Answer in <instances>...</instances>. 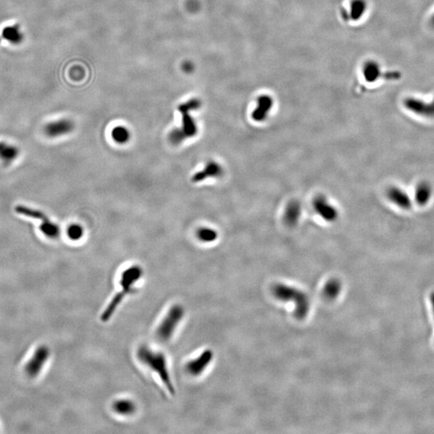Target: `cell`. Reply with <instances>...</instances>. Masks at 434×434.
<instances>
[{"instance_id": "cell-2", "label": "cell", "mask_w": 434, "mask_h": 434, "mask_svg": "<svg viewBox=\"0 0 434 434\" xmlns=\"http://www.w3.org/2000/svg\"><path fill=\"white\" fill-rule=\"evenodd\" d=\"M142 275H144V270L138 266H132L123 271L119 280V285L121 290L118 292L117 294L115 295L110 302L108 303L106 308L104 310L102 314L100 316L102 321L107 322L110 320L122 302L127 295L133 292L137 283L142 278Z\"/></svg>"}, {"instance_id": "cell-13", "label": "cell", "mask_w": 434, "mask_h": 434, "mask_svg": "<svg viewBox=\"0 0 434 434\" xmlns=\"http://www.w3.org/2000/svg\"><path fill=\"white\" fill-rule=\"evenodd\" d=\"M302 213V204L298 200H293L286 206L283 213V222L287 227L294 228L300 222Z\"/></svg>"}, {"instance_id": "cell-9", "label": "cell", "mask_w": 434, "mask_h": 434, "mask_svg": "<svg viewBox=\"0 0 434 434\" xmlns=\"http://www.w3.org/2000/svg\"><path fill=\"white\" fill-rule=\"evenodd\" d=\"M404 106L414 114L434 118V98L431 102H427L422 99L410 96L404 100Z\"/></svg>"}, {"instance_id": "cell-12", "label": "cell", "mask_w": 434, "mask_h": 434, "mask_svg": "<svg viewBox=\"0 0 434 434\" xmlns=\"http://www.w3.org/2000/svg\"><path fill=\"white\" fill-rule=\"evenodd\" d=\"M274 107V100L267 95L258 98L256 108L252 113V118L256 122H263L266 120Z\"/></svg>"}, {"instance_id": "cell-20", "label": "cell", "mask_w": 434, "mask_h": 434, "mask_svg": "<svg viewBox=\"0 0 434 434\" xmlns=\"http://www.w3.org/2000/svg\"><path fill=\"white\" fill-rule=\"evenodd\" d=\"M380 75V68L378 64L374 62L366 64L364 68V76L368 82H376Z\"/></svg>"}, {"instance_id": "cell-23", "label": "cell", "mask_w": 434, "mask_h": 434, "mask_svg": "<svg viewBox=\"0 0 434 434\" xmlns=\"http://www.w3.org/2000/svg\"><path fill=\"white\" fill-rule=\"evenodd\" d=\"M67 234H68V236L70 240H80V238L84 235V230H83V228L80 224H71L68 228Z\"/></svg>"}, {"instance_id": "cell-1", "label": "cell", "mask_w": 434, "mask_h": 434, "mask_svg": "<svg viewBox=\"0 0 434 434\" xmlns=\"http://www.w3.org/2000/svg\"><path fill=\"white\" fill-rule=\"evenodd\" d=\"M137 356L144 366L158 376L166 390L170 394H174L176 389L172 382L168 358L165 354L160 350L152 348L150 346L142 345L138 349Z\"/></svg>"}, {"instance_id": "cell-22", "label": "cell", "mask_w": 434, "mask_h": 434, "mask_svg": "<svg viewBox=\"0 0 434 434\" xmlns=\"http://www.w3.org/2000/svg\"><path fill=\"white\" fill-rule=\"evenodd\" d=\"M197 238L202 242L211 243L216 240L218 234L216 230L210 228H201L197 231Z\"/></svg>"}, {"instance_id": "cell-6", "label": "cell", "mask_w": 434, "mask_h": 434, "mask_svg": "<svg viewBox=\"0 0 434 434\" xmlns=\"http://www.w3.org/2000/svg\"><path fill=\"white\" fill-rule=\"evenodd\" d=\"M314 211L324 222L334 223L340 216L338 208L324 194H318L312 201Z\"/></svg>"}, {"instance_id": "cell-5", "label": "cell", "mask_w": 434, "mask_h": 434, "mask_svg": "<svg viewBox=\"0 0 434 434\" xmlns=\"http://www.w3.org/2000/svg\"><path fill=\"white\" fill-rule=\"evenodd\" d=\"M14 210L18 214L24 216L31 217V218L36 220H40L41 224L40 226V230L48 238L56 239V238H59L60 234V228L59 226L56 224L51 222L48 219V217L43 212L27 207V206H24V205H18L16 207Z\"/></svg>"}, {"instance_id": "cell-7", "label": "cell", "mask_w": 434, "mask_h": 434, "mask_svg": "<svg viewBox=\"0 0 434 434\" xmlns=\"http://www.w3.org/2000/svg\"><path fill=\"white\" fill-rule=\"evenodd\" d=\"M201 103L198 99H192L188 102L182 104L178 106V110L182 114V130L186 138L194 137L196 136L197 130L196 124L194 122V119L190 116L189 112L194 110L200 107Z\"/></svg>"}, {"instance_id": "cell-19", "label": "cell", "mask_w": 434, "mask_h": 434, "mask_svg": "<svg viewBox=\"0 0 434 434\" xmlns=\"http://www.w3.org/2000/svg\"><path fill=\"white\" fill-rule=\"evenodd\" d=\"M2 35L4 37V40L13 44H18L23 40V34L18 25L4 28L2 30Z\"/></svg>"}, {"instance_id": "cell-17", "label": "cell", "mask_w": 434, "mask_h": 434, "mask_svg": "<svg viewBox=\"0 0 434 434\" xmlns=\"http://www.w3.org/2000/svg\"><path fill=\"white\" fill-rule=\"evenodd\" d=\"M432 188L430 182L422 181L418 184L415 190V200L420 206H424L432 198Z\"/></svg>"}, {"instance_id": "cell-28", "label": "cell", "mask_w": 434, "mask_h": 434, "mask_svg": "<svg viewBox=\"0 0 434 434\" xmlns=\"http://www.w3.org/2000/svg\"><path fill=\"white\" fill-rule=\"evenodd\" d=\"M432 302H434V294L432 295Z\"/></svg>"}, {"instance_id": "cell-25", "label": "cell", "mask_w": 434, "mask_h": 434, "mask_svg": "<svg viewBox=\"0 0 434 434\" xmlns=\"http://www.w3.org/2000/svg\"><path fill=\"white\" fill-rule=\"evenodd\" d=\"M366 9V4L362 0H356L353 2L352 6V18H357L358 17H361L362 13L364 12Z\"/></svg>"}, {"instance_id": "cell-16", "label": "cell", "mask_w": 434, "mask_h": 434, "mask_svg": "<svg viewBox=\"0 0 434 434\" xmlns=\"http://www.w3.org/2000/svg\"><path fill=\"white\" fill-rule=\"evenodd\" d=\"M112 408L115 414L119 416H130L136 414L137 406L132 400L128 398H120L114 402Z\"/></svg>"}, {"instance_id": "cell-26", "label": "cell", "mask_w": 434, "mask_h": 434, "mask_svg": "<svg viewBox=\"0 0 434 434\" xmlns=\"http://www.w3.org/2000/svg\"><path fill=\"white\" fill-rule=\"evenodd\" d=\"M340 289V285L338 280H332L326 287V293L328 294V296L336 297V295L338 294Z\"/></svg>"}, {"instance_id": "cell-11", "label": "cell", "mask_w": 434, "mask_h": 434, "mask_svg": "<svg viewBox=\"0 0 434 434\" xmlns=\"http://www.w3.org/2000/svg\"><path fill=\"white\" fill-rule=\"evenodd\" d=\"M74 129V122L70 119H60L48 123L44 127V134L50 138L60 137L71 133Z\"/></svg>"}, {"instance_id": "cell-4", "label": "cell", "mask_w": 434, "mask_h": 434, "mask_svg": "<svg viewBox=\"0 0 434 434\" xmlns=\"http://www.w3.org/2000/svg\"><path fill=\"white\" fill-rule=\"evenodd\" d=\"M274 294L278 298L284 301L294 302L297 305L296 316L298 318L306 317L310 310V300L305 294L288 286L278 284L274 286Z\"/></svg>"}, {"instance_id": "cell-21", "label": "cell", "mask_w": 434, "mask_h": 434, "mask_svg": "<svg viewBox=\"0 0 434 434\" xmlns=\"http://www.w3.org/2000/svg\"><path fill=\"white\" fill-rule=\"evenodd\" d=\"M111 136L115 142L120 144H126L130 138V133L129 130L126 127L121 126L114 128Z\"/></svg>"}, {"instance_id": "cell-3", "label": "cell", "mask_w": 434, "mask_h": 434, "mask_svg": "<svg viewBox=\"0 0 434 434\" xmlns=\"http://www.w3.org/2000/svg\"><path fill=\"white\" fill-rule=\"evenodd\" d=\"M184 314L185 310L182 306H172L162 318V321L157 328V338L162 342H168L172 340L184 320Z\"/></svg>"}, {"instance_id": "cell-8", "label": "cell", "mask_w": 434, "mask_h": 434, "mask_svg": "<svg viewBox=\"0 0 434 434\" xmlns=\"http://www.w3.org/2000/svg\"><path fill=\"white\" fill-rule=\"evenodd\" d=\"M214 354L212 350H204L194 358L186 362V372L192 376L198 377L203 375L212 362Z\"/></svg>"}, {"instance_id": "cell-18", "label": "cell", "mask_w": 434, "mask_h": 434, "mask_svg": "<svg viewBox=\"0 0 434 434\" xmlns=\"http://www.w3.org/2000/svg\"><path fill=\"white\" fill-rule=\"evenodd\" d=\"M20 150L16 146L0 142V160L4 164H10L16 160Z\"/></svg>"}, {"instance_id": "cell-24", "label": "cell", "mask_w": 434, "mask_h": 434, "mask_svg": "<svg viewBox=\"0 0 434 434\" xmlns=\"http://www.w3.org/2000/svg\"><path fill=\"white\" fill-rule=\"evenodd\" d=\"M186 138V136H185V134L184 133L182 130L181 129H176L174 130H172L170 132V134H169V140H170V142L172 144H174V145H178V144H180L181 142L184 141Z\"/></svg>"}, {"instance_id": "cell-10", "label": "cell", "mask_w": 434, "mask_h": 434, "mask_svg": "<svg viewBox=\"0 0 434 434\" xmlns=\"http://www.w3.org/2000/svg\"><path fill=\"white\" fill-rule=\"evenodd\" d=\"M50 350L46 346H40L36 349L35 353L33 354L31 360L28 362L25 366V372L31 378L36 376L40 372L44 365L46 364L48 358L50 357Z\"/></svg>"}, {"instance_id": "cell-27", "label": "cell", "mask_w": 434, "mask_h": 434, "mask_svg": "<svg viewBox=\"0 0 434 434\" xmlns=\"http://www.w3.org/2000/svg\"><path fill=\"white\" fill-rule=\"evenodd\" d=\"M430 24L432 28V29H434V12L432 13V16H430Z\"/></svg>"}, {"instance_id": "cell-14", "label": "cell", "mask_w": 434, "mask_h": 434, "mask_svg": "<svg viewBox=\"0 0 434 434\" xmlns=\"http://www.w3.org/2000/svg\"><path fill=\"white\" fill-rule=\"evenodd\" d=\"M387 197L392 203L404 210L411 208L412 201L410 196L398 186H390L387 190Z\"/></svg>"}, {"instance_id": "cell-15", "label": "cell", "mask_w": 434, "mask_h": 434, "mask_svg": "<svg viewBox=\"0 0 434 434\" xmlns=\"http://www.w3.org/2000/svg\"><path fill=\"white\" fill-rule=\"evenodd\" d=\"M223 168L220 164L210 161L206 164L203 170L194 174L192 180L194 182H202L208 178H218L223 174Z\"/></svg>"}]
</instances>
